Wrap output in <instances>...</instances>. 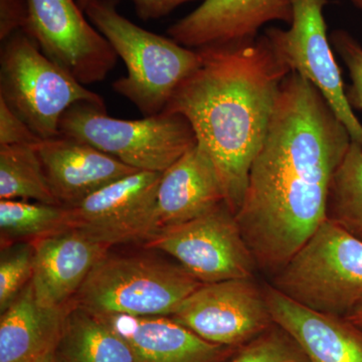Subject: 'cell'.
<instances>
[{
    "label": "cell",
    "instance_id": "obj_1",
    "mask_svg": "<svg viewBox=\"0 0 362 362\" xmlns=\"http://www.w3.org/2000/svg\"><path fill=\"white\" fill-rule=\"evenodd\" d=\"M351 142L321 93L290 73L235 214L258 270L275 276L327 220L331 182Z\"/></svg>",
    "mask_w": 362,
    "mask_h": 362
},
{
    "label": "cell",
    "instance_id": "obj_2",
    "mask_svg": "<svg viewBox=\"0 0 362 362\" xmlns=\"http://www.w3.org/2000/svg\"><path fill=\"white\" fill-rule=\"evenodd\" d=\"M199 51L201 65L176 89L163 112L187 119L197 142L213 159L226 204L237 214L281 86L292 71L265 35Z\"/></svg>",
    "mask_w": 362,
    "mask_h": 362
},
{
    "label": "cell",
    "instance_id": "obj_3",
    "mask_svg": "<svg viewBox=\"0 0 362 362\" xmlns=\"http://www.w3.org/2000/svg\"><path fill=\"white\" fill-rule=\"evenodd\" d=\"M84 13L127 69V76L115 81L113 90L145 117L165 110L173 93L201 65L199 49L136 25L118 13L115 0H96Z\"/></svg>",
    "mask_w": 362,
    "mask_h": 362
},
{
    "label": "cell",
    "instance_id": "obj_4",
    "mask_svg": "<svg viewBox=\"0 0 362 362\" xmlns=\"http://www.w3.org/2000/svg\"><path fill=\"white\" fill-rule=\"evenodd\" d=\"M111 250L90 272L71 304L102 316H170L202 285L178 263L148 252Z\"/></svg>",
    "mask_w": 362,
    "mask_h": 362
},
{
    "label": "cell",
    "instance_id": "obj_5",
    "mask_svg": "<svg viewBox=\"0 0 362 362\" xmlns=\"http://www.w3.org/2000/svg\"><path fill=\"white\" fill-rule=\"evenodd\" d=\"M271 279L296 303L346 317L362 302V242L326 220Z\"/></svg>",
    "mask_w": 362,
    "mask_h": 362
},
{
    "label": "cell",
    "instance_id": "obj_6",
    "mask_svg": "<svg viewBox=\"0 0 362 362\" xmlns=\"http://www.w3.org/2000/svg\"><path fill=\"white\" fill-rule=\"evenodd\" d=\"M59 135L88 143L131 168L163 173L197 144L185 117L162 112L140 120L107 115L105 105L80 102L64 113Z\"/></svg>",
    "mask_w": 362,
    "mask_h": 362
},
{
    "label": "cell",
    "instance_id": "obj_7",
    "mask_svg": "<svg viewBox=\"0 0 362 362\" xmlns=\"http://www.w3.org/2000/svg\"><path fill=\"white\" fill-rule=\"evenodd\" d=\"M0 100L42 140L59 136L62 116L74 104L104 105L100 95L47 58L23 30L2 42Z\"/></svg>",
    "mask_w": 362,
    "mask_h": 362
},
{
    "label": "cell",
    "instance_id": "obj_8",
    "mask_svg": "<svg viewBox=\"0 0 362 362\" xmlns=\"http://www.w3.org/2000/svg\"><path fill=\"white\" fill-rule=\"evenodd\" d=\"M143 247L173 257L202 284L254 278V256L226 202L194 220L161 228Z\"/></svg>",
    "mask_w": 362,
    "mask_h": 362
},
{
    "label": "cell",
    "instance_id": "obj_9",
    "mask_svg": "<svg viewBox=\"0 0 362 362\" xmlns=\"http://www.w3.org/2000/svg\"><path fill=\"white\" fill-rule=\"evenodd\" d=\"M289 28H271L266 35L279 59L308 80L329 104L352 141L362 147V124L349 101L334 49L328 37L324 7L328 0H291Z\"/></svg>",
    "mask_w": 362,
    "mask_h": 362
},
{
    "label": "cell",
    "instance_id": "obj_10",
    "mask_svg": "<svg viewBox=\"0 0 362 362\" xmlns=\"http://www.w3.org/2000/svg\"><path fill=\"white\" fill-rule=\"evenodd\" d=\"M162 173L137 171L70 209V228L110 247L144 245L159 230L157 192Z\"/></svg>",
    "mask_w": 362,
    "mask_h": 362
},
{
    "label": "cell",
    "instance_id": "obj_11",
    "mask_svg": "<svg viewBox=\"0 0 362 362\" xmlns=\"http://www.w3.org/2000/svg\"><path fill=\"white\" fill-rule=\"evenodd\" d=\"M169 317L206 341L233 349L274 325L264 288L254 278L202 284Z\"/></svg>",
    "mask_w": 362,
    "mask_h": 362
},
{
    "label": "cell",
    "instance_id": "obj_12",
    "mask_svg": "<svg viewBox=\"0 0 362 362\" xmlns=\"http://www.w3.org/2000/svg\"><path fill=\"white\" fill-rule=\"evenodd\" d=\"M25 33L47 58L82 85L102 82L117 63L115 51L86 20L74 0H28Z\"/></svg>",
    "mask_w": 362,
    "mask_h": 362
},
{
    "label": "cell",
    "instance_id": "obj_13",
    "mask_svg": "<svg viewBox=\"0 0 362 362\" xmlns=\"http://www.w3.org/2000/svg\"><path fill=\"white\" fill-rule=\"evenodd\" d=\"M291 0H204L169 26L170 39L192 49L252 42L271 21L291 23Z\"/></svg>",
    "mask_w": 362,
    "mask_h": 362
},
{
    "label": "cell",
    "instance_id": "obj_14",
    "mask_svg": "<svg viewBox=\"0 0 362 362\" xmlns=\"http://www.w3.org/2000/svg\"><path fill=\"white\" fill-rule=\"evenodd\" d=\"M45 176L59 204L77 206L114 181L137 173L88 143L59 135L37 145Z\"/></svg>",
    "mask_w": 362,
    "mask_h": 362
},
{
    "label": "cell",
    "instance_id": "obj_15",
    "mask_svg": "<svg viewBox=\"0 0 362 362\" xmlns=\"http://www.w3.org/2000/svg\"><path fill=\"white\" fill-rule=\"evenodd\" d=\"M33 244V292L39 303L52 308L70 305L90 272L112 249L73 228Z\"/></svg>",
    "mask_w": 362,
    "mask_h": 362
},
{
    "label": "cell",
    "instance_id": "obj_16",
    "mask_svg": "<svg viewBox=\"0 0 362 362\" xmlns=\"http://www.w3.org/2000/svg\"><path fill=\"white\" fill-rule=\"evenodd\" d=\"M274 323L286 331L309 362H362V330L345 317L296 303L271 284L264 286Z\"/></svg>",
    "mask_w": 362,
    "mask_h": 362
},
{
    "label": "cell",
    "instance_id": "obj_17",
    "mask_svg": "<svg viewBox=\"0 0 362 362\" xmlns=\"http://www.w3.org/2000/svg\"><path fill=\"white\" fill-rule=\"evenodd\" d=\"M103 317L129 343L134 362H228L239 350L206 341L169 316Z\"/></svg>",
    "mask_w": 362,
    "mask_h": 362
},
{
    "label": "cell",
    "instance_id": "obj_18",
    "mask_svg": "<svg viewBox=\"0 0 362 362\" xmlns=\"http://www.w3.org/2000/svg\"><path fill=\"white\" fill-rule=\"evenodd\" d=\"M223 202L216 165L197 142L162 173L157 192L159 230L194 220Z\"/></svg>",
    "mask_w": 362,
    "mask_h": 362
},
{
    "label": "cell",
    "instance_id": "obj_19",
    "mask_svg": "<svg viewBox=\"0 0 362 362\" xmlns=\"http://www.w3.org/2000/svg\"><path fill=\"white\" fill-rule=\"evenodd\" d=\"M70 305L52 308L39 303L30 281L0 315V362H35L56 349Z\"/></svg>",
    "mask_w": 362,
    "mask_h": 362
},
{
    "label": "cell",
    "instance_id": "obj_20",
    "mask_svg": "<svg viewBox=\"0 0 362 362\" xmlns=\"http://www.w3.org/2000/svg\"><path fill=\"white\" fill-rule=\"evenodd\" d=\"M57 349L68 362H134L129 343L103 316L73 304Z\"/></svg>",
    "mask_w": 362,
    "mask_h": 362
},
{
    "label": "cell",
    "instance_id": "obj_21",
    "mask_svg": "<svg viewBox=\"0 0 362 362\" xmlns=\"http://www.w3.org/2000/svg\"><path fill=\"white\" fill-rule=\"evenodd\" d=\"M70 228V209L61 204L0 199L1 247L35 242Z\"/></svg>",
    "mask_w": 362,
    "mask_h": 362
},
{
    "label": "cell",
    "instance_id": "obj_22",
    "mask_svg": "<svg viewBox=\"0 0 362 362\" xmlns=\"http://www.w3.org/2000/svg\"><path fill=\"white\" fill-rule=\"evenodd\" d=\"M0 199L61 204L52 194L37 145H0Z\"/></svg>",
    "mask_w": 362,
    "mask_h": 362
},
{
    "label": "cell",
    "instance_id": "obj_23",
    "mask_svg": "<svg viewBox=\"0 0 362 362\" xmlns=\"http://www.w3.org/2000/svg\"><path fill=\"white\" fill-rule=\"evenodd\" d=\"M326 218L362 242V147L352 141L333 176Z\"/></svg>",
    "mask_w": 362,
    "mask_h": 362
},
{
    "label": "cell",
    "instance_id": "obj_24",
    "mask_svg": "<svg viewBox=\"0 0 362 362\" xmlns=\"http://www.w3.org/2000/svg\"><path fill=\"white\" fill-rule=\"evenodd\" d=\"M35 247L33 243L20 242L1 247L0 251V313L18 299L33 274Z\"/></svg>",
    "mask_w": 362,
    "mask_h": 362
},
{
    "label": "cell",
    "instance_id": "obj_25",
    "mask_svg": "<svg viewBox=\"0 0 362 362\" xmlns=\"http://www.w3.org/2000/svg\"><path fill=\"white\" fill-rule=\"evenodd\" d=\"M228 362H309L296 342L274 323L268 330L240 347Z\"/></svg>",
    "mask_w": 362,
    "mask_h": 362
},
{
    "label": "cell",
    "instance_id": "obj_26",
    "mask_svg": "<svg viewBox=\"0 0 362 362\" xmlns=\"http://www.w3.org/2000/svg\"><path fill=\"white\" fill-rule=\"evenodd\" d=\"M330 42L349 70L351 85L346 89L352 108L362 111V45L344 30L331 33Z\"/></svg>",
    "mask_w": 362,
    "mask_h": 362
},
{
    "label": "cell",
    "instance_id": "obj_27",
    "mask_svg": "<svg viewBox=\"0 0 362 362\" xmlns=\"http://www.w3.org/2000/svg\"><path fill=\"white\" fill-rule=\"evenodd\" d=\"M42 140L0 100V145H37Z\"/></svg>",
    "mask_w": 362,
    "mask_h": 362
},
{
    "label": "cell",
    "instance_id": "obj_28",
    "mask_svg": "<svg viewBox=\"0 0 362 362\" xmlns=\"http://www.w3.org/2000/svg\"><path fill=\"white\" fill-rule=\"evenodd\" d=\"M136 13L143 21L158 20L178 6L195 0H130Z\"/></svg>",
    "mask_w": 362,
    "mask_h": 362
},
{
    "label": "cell",
    "instance_id": "obj_29",
    "mask_svg": "<svg viewBox=\"0 0 362 362\" xmlns=\"http://www.w3.org/2000/svg\"><path fill=\"white\" fill-rule=\"evenodd\" d=\"M350 322L354 323L357 327L361 328L362 330V302L357 305L356 308L354 309L349 315L345 317Z\"/></svg>",
    "mask_w": 362,
    "mask_h": 362
},
{
    "label": "cell",
    "instance_id": "obj_30",
    "mask_svg": "<svg viewBox=\"0 0 362 362\" xmlns=\"http://www.w3.org/2000/svg\"><path fill=\"white\" fill-rule=\"evenodd\" d=\"M35 362H68L62 356V354H59L58 349L51 350V351L45 354V356L40 357V358L37 359Z\"/></svg>",
    "mask_w": 362,
    "mask_h": 362
},
{
    "label": "cell",
    "instance_id": "obj_31",
    "mask_svg": "<svg viewBox=\"0 0 362 362\" xmlns=\"http://www.w3.org/2000/svg\"><path fill=\"white\" fill-rule=\"evenodd\" d=\"M96 1V0H78V6L81 7V9H82L83 11H84V9L86 7L89 6L90 4H92V2Z\"/></svg>",
    "mask_w": 362,
    "mask_h": 362
},
{
    "label": "cell",
    "instance_id": "obj_32",
    "mask_svg": "<svg viewBox=\"0 0 362 362\" xmlns=\"http://www.w3.org/2000/svg\"><path fill=\"white\" fill-rule=\"evenodd\" d=\"M350 4H354L356 8L361 9L362 11V0H349Z\"/></svg>",
    "mask_w": 362,
    "mask_h": 362
}]
</instances>
